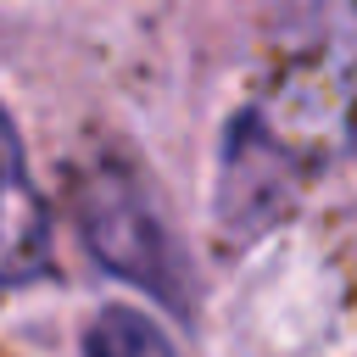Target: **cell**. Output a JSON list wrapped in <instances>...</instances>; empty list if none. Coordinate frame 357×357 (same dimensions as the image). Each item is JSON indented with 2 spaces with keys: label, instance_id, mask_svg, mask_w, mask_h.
Masks as SVG:
<instances>
[{
  "label": "cell",
  "instance_id": "6da1fadb",
  "mask_svg": "<svg viewBox=\"0 0 357 357\" xmlns=\"http://www.w3.org/2000/svg\"><path fill=\"white\" fill-rule=\"evenodd\" d=\"M73 212H78V234H84L89 257L106 273L156 296L167 312L190 318V307H195L190 257L134 162H123V156L89 162L73 178Z\"/></svg>",
  "mask_w": 357,
  "mask_h": 357
},
{
  "label": "cell",
  "instance_id": "7a4b0ae2",
  "mask_svg": "<svg viewBox=\"0 0 357 357\" xmlns=\"http://www.w3.org/2000/svg\"><path fill=\"white\" fill-rule=\"evenodd\" d=\"M50 268V212L28 173L22 139L0 112V284H28Z\"/></svg>",
  "mask_w": 357,
  "mask_h": 357
},
{
  "label": "cell",
  "instance_id": "3957f363",
  "mask_svg": "<svg viewBox=\"0 0 357 357\" xmlns=\"http://www.w3.org/2000/svg\"><path fill=\"white\" fill-rule=\"evenodd\" d=\"M84 357H173V340L134 307H106L84 329Z\"/></svg>",
  "mask_w": 357,
  "mask_h": 357
}]
</instances>
